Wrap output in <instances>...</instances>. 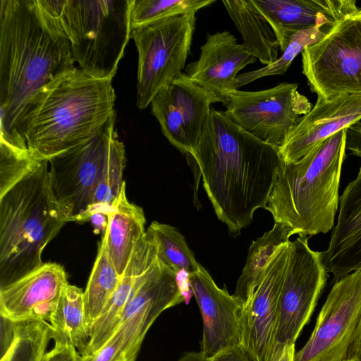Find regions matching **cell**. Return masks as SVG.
<instances>
[{"label":"cell","instance_id":"1","mask_svg":"<svg viewBox=\"0 0 361 361\" xmlns=\"http://www.w3.org/2000/svg\"><path fill=\"white\" fill-rule=\"evenodd\" d=\"M74 63L71 43L47 0L0 1V140L27 143L18 133L27 106Z\"/></svg>","mask_w":361,"mask_h":361},{"label":"cell","instance_id":"2","mask_svg":"<svg viewBox=\"0 0 361 361\" xmlns=\"http://www.w3.org/2000/svg\"><path fill=\"white\" fill-rule=\"evenodd\" d=\"M186 156L202 175L217 218L230 235H240L255 212L266 209L281 163L279 149L212 108L197 146Z\"/></svg>","mask_w":361,"mask_h":361},{"label":"cell","instance_id":"3","mask_svg":"<svg viewBox=\"0 0 361 361\" xmlns=\"http://www.w3.org/2000/svg\"><path fill=\"white\" fill-rule=\"evenodd\" d=\"M112 80L80 68L71 70L42 87L27 106L18 133L42 159L79 145L116 115Z\"/></svg>","mask_w":361,"mask_h":361},{"label":"cell","instance_id":"4","mask_svg":"<svg viewBox=\"0 0 361 361\" xmlns=\"http://www.w3.org/2000/svg\"><path fill=\"white\" fill-rule=\"evenodd\" d=\"M346 128L315 146L295 162L281 160L266 210L292 235L311 237L334 226L345 158Z\"/></svg>","mask_w":361,"mask_h":361},{"label":"cell","instance_id":"5","mask_svg":"<svg viewBox=\"0 0 361 361\" xmlns=\"http://www.w3.org/2000/svg\"><path fill=\"white\" fill-rule=\"evenodd\" d=\"M49 171V160L40 159L0 196V288L42 267L43 250L67 223Z\"/></svg>","mask_w":361,"mask_h":361},{"label":"cell","instance_id":"6","mask_svg":"<svg viewBox=\"0 0 361 361\" xmlns=\"http://www.w3.org/2000/svg\"><path fill=\"white\" fill-rule=\"evenodd\" d=\"M133 0H47L80 69L112 80L130 38Z\"/></svg>","mask_w":361,"mask_h":361},{"label":"cell","instance_id":"7","mask_svg":"<svg viewBox=\"0 0 361 361\" xmlns=\"http://www.w3.org/2000/svg\"><path fill=\"white\" fill-rule=\"evenodd\" d=\"M195 13L178 15L131 30L137 53L136 105L147 108L182 73L195 30Z\"/></svg>","mask_w":361,"mask_h":361},{"label":"cell","instance_id":"8","mask_svg":"<svg viewBox=\"0 0 361 361\" xmlns=\"http://www.w3.org/2000/svg\"><path fill=\"white\" fill-rule=\"evenodd\" d=\"M361 352V269L334 282L294 361H348Z\"/></svg>","mask_w":361,"mask_h":361},{"label":"cell","instance_id":"9","mask_svg":"<svg viewBox=\"0 0 361 361\" xmlns=\"http://www.w3.org/2000/svg\"><path fill=\"white\" fill-rule=\"evenodd\" d=\"M302 68L317 97L361 93V7L302 51Z\"/></svg>","mask_w":361,"mask_h":361},{"label":"cell","instance_id":"10","mask_svg":"<svg viewBox=\"0 0 361 361\" xmlns=\"http://www.w3.org/2000/svg\"><path fill=\"white\" fill-rule=\"evenodd\" d=\"M222 103L225 114L245 131L278 149L312 109L297 83L281 82L259 91L234 90Z\"/></svg>","mask_w":361,"mask_h":361},{"label":"cell","instance_id":"11","mask_svg":"<svg viewBox=\"0 0 361 361\" xmlns=\"http://www.w3.org/2000/svg\"><path fill=\"white\" fill-rule=\"evenodd\" d=\"M116 115L86 142L49 159L50 186L67 222L90 221L94 190L115 130Z\"/></svg>","mask_w":361,"mask_h":361},{"label":"cell","instance_id":"12","mask_svg":"<svg viewBox=\"0 0 361 361\" xmlns=\"http://www.w3.org/2000/svg\"><path fill=\"white\" fill-rule=\"evenodd\" d=\"M308 239L298 236L290 242L279 296L274 348L295 343L309 322L329 278L323 252L312 250Z\"/></svg>","mask_w":361,"mask_h":361},{"label":"cell","instance_id":"13","mask_svg":"<svg viewBox=\"0 0 361 361\" xmlns=\"http://www.w3.org/2000/svg\"><path fill=\"white\" fill-rule=\"evenodd\" d=\"M221 102L185 73L164 87L151 102V112L169 142L185 154L197 146L211 106Z\"/></svg>","mask_w":361,"mask_h":361},{"label":"cell","instance_id":"14","mask_svg":"<svg viewBox=\"0 0 361 361\" xmlns=\"http://www.w3.org/2000/svg\"><path fill=\"white\" fill-rule=\"evenodd\" d=\"M290 242L280 249L253 295L244 305L240 319L241 343L255 361H270L272 357Z\"/></svg>","mask_w":361,"mask_h":361},{"label":"cell","instance_id":"15","mask_svg":"<svg viewBox=\"0 0 361 361\" xmlns=\"http://www.w3.org/2000/svg\"><path fill=\"white\" fill-rule=\"evenodd\" d=\"M188 283L196 299L203 321L202 353L207 359L241 343L240 319L244 303L226 288H219L201 265L188 274Z\"/></svg>","mask_w":361,"mask_h":361},{"label":"cell","instance_id":"16","mask_svg":"<svg viewBox=\"0 0 361 361\" xmlns=\"http://www.w3.org/2000/svg\"><path fill=\"white\" fill-rule=\"evenodd\" d=\"M361 120V93L324 99L304 116L279 149L282 161L295 162L341 130Z\"/></svg>","mask_w":361,"mask_h":361},{"label":"cell","instance_id":"17","mask_svg":"<svg viewBox=\"0 0 361 361\" xmlns=\"http://www.w3.org/2000/svg\"><path fill=\"white\" fill-rule=\"evenodd\" d=\"M68 283L61 265L44 263L30 274L0 288V314L14 321L48 322Z\"/></svg>","mask_w":361,"mask_h":361},{"label":"cell","instance_id":"18","mask_svg":"<svg viewBox=\"0 0 361 361\" xmlns=\"http://www.w3.org/2000/svg\"><path fill=\"white\" fill-rule=\"evenodd\" d=\"M273 30L283 52L292 35L314 26L333 27L360 9L355 0H252Z\"/></svg>","mask_w":361,"mask_h":361},{"label":"cell","instance_id":"19","mask_svg":"<svg viewBox=\"0 0 361 361\" xmlns=\"http://www.w3.org/2000/svg\"><path fill=\"white\" fill-rule=\"evenodd\" d=\"M257 60L230 32L208 33L199 59L186 66L185 73L222 102L226 94L235 90L238 73Z\"/></svg>","mask_w":361,"mask_h":361},{"label":"cell","instance_id":"20","mask_svg":"<svg viewBox=\"0 0 361 361\" xmlns=\"http://www.w3.org/2000/svg\"><path fill=\"white\" fill-rule=\"evenodd\" d=\"M159 259L157 245L151 234H145L135 245L116 290L90 331L86 357L99 350L120 324L122 312L129 300L147 279Z\"/></svg>","mask_w":361,"mask_h":361},{"label":"cell","instance_id":"21","mask_svg":"<svg viewBox=\"0 0 361 361\" xmlns=\"http://www.w3.org/2000/svg\"><path fill=\"white\" fill-rule=\"evenodd\" d=\"M322 252L334 282L361 269V165L357 177L340 197L337 223L329 247Z\"/></svg>","mask_w":361,"mask_h":361},{"label":"cell","instance_id":"22","mask_svg":"<svg viewBox=\"0 0 361 361\" xmlns=\"http://www.w3.org/2000/svg\"><path fill=\"white\" fill-rule=\"evenodd\" d=\"M185 301L179 291H166L151 298L122 322L104 345L81 361H135L144 338L164 310Z\"/></svg>","mask_w":361,"mask_h":361},{"label":"cell","instance_id":"23","mask_svg":"<svg viewBox=\"0 0 361 361\" xmlns=\"http://www.w3.org/2000/svg\"><path fill=\"white\" fill-rule=\"evenodd\" d=\"M107 215L108 224L102 236L110 259L121 276L135 245L146 233L144 211L128 200L126 182Z\"/></svg>","mask_w":361,"mask_h":361},{"label":"cell","instance_id":"24","mask_svg":"<svg viewBox=\"0 0 361 361\" xmlns=\"http://www.w3.org/2000/svg\"><path fill=\"white\" fill-rule=\"evenodd\" d=\"M245 49L268 66L279 58V45L270 25L252 0L222 1Z\"/></svg>","mask_w":361,"mask_h":361},{"label":"cell","instance_id":"25","mask_svg":"<svg viewBox=\"0 0 361 361\" xmlns=\"http://www.w3.org/2000/svg\"><path fill=\"white\" fill-rule=\"evenodd\" d=\"M291 235L290 229L288 226L274 223L270 231L265 232L256 240H252L233 294L244 305L250 299L264 278L268 267L280 249L290 241Z\"/></svg>","mask_w":361,"mask_h":361},{"label":"cell","instance_id":"26","mask_svg":"<svg viewBox=\"0 0 361 361\" xmlns=\"http://www.w3.org/2000/svg\"><path fill=\"white\" fill-rule=\"evenodd\" d=\"M83 293L80 288L68 283L48 321L54 342L73 345L81 356L85 354L90 341L85 317Z\"/></svg>","mask_w":361,"mask_h":361},{"label":"cell","instance_id":"27","mask_svg":"<svg viewBox=\"0 0 361 361\" xmlns=\"http://www.w3.org/2000/svg\"><path fill=\"white\" fill-rule=\"evenodd\" d=\"M121 279L109 255L104 237L99 243L98 252L87 287L83 293L85 322L90 329L112 297Z\"/></svg>","mask_w":361,"mask_h":361},{"label":"cell","instance_id":"28","mask_svg":"<svg viewBox=\"0 0 361 361\" xmlns=\"http://www.w3.org/2000/svg\"><path fill=\"white\" fill-rule=\"evenodd\" d=\"M125 164V147L116 131L109 143L94 190L90 219L97 213L108 214L115 204L125 183L123 180Z\"/></svg>","mask_w":361,"mask_h":361},{"label":"cell","instance_id":"29","mask_svg":"<svg viewBox=\"0 0 361 361\" xmlns=\"http://www.w3.org/2000/svg\"><path fill=\"white\" fill-rule=\"evenodd\" d=\"M16 322L15 339L0 361H42L52 339L50 324L42 319Z\"/></svg>","mask_w":361,"mask_h":361},{"label":"cell","instance_id":"30","mask_svg":"<svg viewBox=\"0 0 361 361\" xmlns=\"http://www.w3.org/2000/svg\"><path fill=\"white\" fill-rule=\"evenodd\" d=\"M147 230L157 245L159 258L176 273L183 271L190 274L200 270L201 264L197 262L184 236L175 227L154 221Z\"/></svg>","mask_w":361,"mask_h":361},{"label":"cell","instance_id":"31","mask_svg":"<svg viewBox=\"0 0 361 361\" xmlns=\"http://www.w3.org/2000/svg\"><path fill=\"white\" fill-rule=\"evenodd\" d=\"M331 26H314L294 33L281 56L274 63L257 70L239 74L234 82V90L247 85L260 78L284 75L294 59L310 45L324 38L331 29Z\"/></svg>","mask_w":361,"mask_h":361},{"label":"cell","instance_id":"32","mask_svg":"<svg viewBox=\"0 0 361 361\" xmlns=\"http://www.w3.org/2000/svg\"><path fill=\"white\" fill-rule=\"evenodd\" d=\"M215 0H133L131 30L172 16L196 13Z\"/></svg>","mask_w":361,"mask_h":361},{"label":"cell","instance_id":"33","mask_svg":"<svg viewBox=\"0 0 361 361\" xmlns=\"http://www.w3.org/2000/svg\"><path fill=\"white\" fill-rule=\"evenodd\" d=\"M40 159L27 145L0 140V196L30 171Z\"/></svg>","mask_w":361,"mask_h":361},{"label":"cell","instance_id":"34","mask_svg":"<svg viewBox=\"0 0 361 361\" xmlns=\"http://www.w3.org/2000/svg\"><path fill=\"white\" fill-rule=\"evenodd\" d=\"M81 355L72 345L54 342V348L47 351L42 361H81Z\"/></svg>","mask_w":361,"mask_h":361},{"label":"cell","instance_id":"35","mask_svg":"<svg viewBox=\"0 0 361 361\" xmlns=\"http://www.w3.org/2000/svg\"><path fill=\"white\" fill-rule=\"evenodd\" d=\"M207 361H255V360L248 350L240 343L219 352L207 359Z\"/></svg>","mask_w":361,"mask_h":361},{"label":"cell","instance_id":"36","mask_svg":"<svg viewBox=\"0 0 361 361\" xmlns=\"http://www.w3.org/2000/svg\"><path fill=\"white\" fill-rule=\"evenodd\" d=\"M16 322L0 314V355L3 357L16 336Z\"/></svg>","mask_w":361,"mask_h":361},{"label":"cell","instance_id":"37","mask_svg":"<svg viewBox=\"0 0 361 361\" xmlns=\"http://www.w3.org/2000/svg\"><path fill=\"white\" fill-rule=\"evenodd\" d=\"M345 149L361 158V121L346 128Z\"/></svg>","mask_w":361,"mask_h":361},{"label":"cell","instance_id":"38","mask_svg":"<svg viewBox=\"0 0 361 361\" xmlns=\"http://www.w3.org/2000/svg\"><path fill=\"white\" fill-rule=\"evenodd\" d=\"M295 354V343H286L281 348H274L270 361H294Z\"/></svg>","mask_w":361,"mask_h":361},{"label":"cell","instance_id":"39","mask_svg":"<svg viewBox=\"0 0 361 361\" xmlns=\"http://www.w3.org/2000/svg\"><path fill=\"white\" fill-rule=\"evenodd\" d=\"M178 361H207L202 351L184 353Z\"/></svg>","mask_w":361,"mask_h":361},{"label":"cell","instance_id":"40","mask_svg":"<svg viewBox=\"0 0 361 361\" xmlns=\"http://www.w3.org/2000/svg\"><path fill=\"white\" fill-rule=\"evenodd\" d=\"M357 359L359 360V361H361V352H360V355H358Z\"/></svg>","mask_w":361,"mask_h":361},{"label":"cell","instance_id":"41","mask_svg":"<svg viewBox=\"0 0 361 361\" xmlns=\"http://www.w3.org/2000/svg\"><path fill=\"white\" fill-rule=\"evenodd\" d=\"M348 361H359V360L357 358H356V359H353V360H348Z\"/></svg>","mask_w":361,"mask_h":361}]
</instances>
